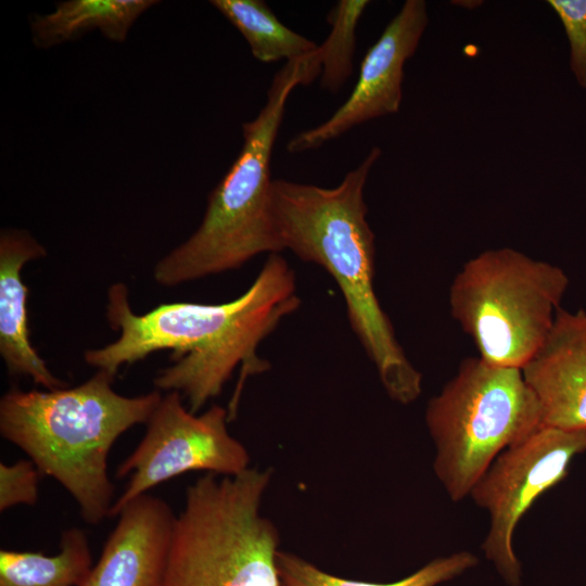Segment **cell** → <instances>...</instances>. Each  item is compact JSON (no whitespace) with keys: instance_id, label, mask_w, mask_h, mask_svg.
<instances>
[{"instance_id":"cell-10","label":"cell","mask_w":586,"mask_h":586,"mask_svg":"<svg viewBox=\"0 0 586 586\" xmlns=\"http://www.w3.org/2000/svg\"><path fill=\"white\" fill-rule=\"evenodd\" d=\"M428 23L425 1H405L365 54L346 101L326 122L294 136L286 144L288 152L315 150L355 126L397 113L405 63L417 51Z\"/></svg>"},{"instance_id":"cell-20","label":"cell","mask_w":586,"mask_h":586,"mask_svg":"<svg viewBox=\"0 0 586 586\" xmlns=\"http://www.w3.org/2000/svg\"><path fill=\"white\" fill-rule=\"evenodd\" d=\"M40 472L29 459L14 463H0V511L26 505L33 506L38 500Z\"/></svg>"},{"instance_id":"cell-6","label":"cell","mask_w":586,"mask_h":586,"mask_svg":"<svg viewBox=\"0 0 586 586\" xmlns=\"http://www.w3.org/2000/svg\"><path fill=\"white\" fill-rule=\"evenodd\" d=\"M425 423L436 449L434 473L453 501L470 495L498 455L544 425L522 370L480 357L462 360L429 400Z\"/></svg>"},{"instance_id":"cell-13","label":"cell","mask_w":586,"mask_h":586,"mask_svg":"<svg viewBox=\"0 0 586 586\" xmlns=\"http://www.w3.org/2000/svg\"><path fill=\"white\" fill-rule=\"evenodd\" d=\"M46 255L44 247L26 230L3 229L0 234V355L8 371L25 375L47 390L66 385L56 378L30 342L22 279L24 265Z\"/></svg>"},{"instance_id":"cell-5","label":"cell","mask_w":586,"mask_h":586,"mask_svg":"<svg viewBox=\"0 0 586 586\" xmlns=\"http://www.w3.org/2000/svg\"><path fill=\"white\" fill-rule=\"evenodd\" d=\"M271 470L206 473L186 489L162 586H280L279 532L262 513Z\"/></svg>"},{"instance_id":"cell-16","label":"cell","mask_w":586,"mask_h":586,"mask_svg":"<svg viewBox=\"0 0 586 586\" xmlns=\"http://www.w3.org/2000/svg\"><path fill=\"white\" fill-rule=\"evenodd\" d=\"M217 9L244 37L253 56L264 63L306 58L319 46L286 27L262 0H213Z\"/></svg>"},{"instance_id":"cell-15","label":"cell","mask_w":586,"mask_h":586,"mask_svg":"<svg viewBox=\"0 0 586 586\" xmlns=\"http://www.w3.org/2000/svg\"><path fill=\"white\" fill-rule=\"evenodd\" d=\"M92 565L87 534L69 527L54 556L1 549L0 586H80Z\"/></svg>"},{"instance_id":"cell-18","label":"cell","mask_w":586,"mask_h":586,"mask_svg":"<svg viewBox=\"0 0 586 586\" xmlns=\"http://www.w3.org/2000/svg\"><path fill=\"white\" fill-rule=\"evenodd\" d=\"M369 1L340 0L330 10L327 21L331 30L318 47L321 87L336 93L353 73L356 27Z\"/></svg>"},{"instance_id":"cell-9","label":"cell","mask_w":586,"mask_h":586,"mask_svg":"<svg viewBox=\"0 0 586 586\" xmlns=\"http://www.w3.org/2000/svg\"><path fill=\"white\" fill-rule=\"evenodd\" d=\"M583 453L586 431L543 425L498 455L472 487L469 496L489 514L481 548L508 586L522 581L512 543L518 523L537 498L565 479L573 458Z\"/></svg>"},{"instance_id":"cell-1","label":"cell","mask_w":586,"mask_h":586,"mask_svg":"<svg viewBox=\"0 0 586 586\" xmlns=\"http://www.w3.org/2000/svg\"><path fill=\"white\" fill-rule=\"evenodd\" d=\"M295 276L286 260L270 254L251 286L220 304L173 302L143 315L132 311L124 283L107 292L106 317L119 337L86 351L85 361L115 377L123 365L160 349H173L175 361L153 383L158 391L181 394L196 413L217 397L241 365L242 381L266 368L256 355L259 343L300 306Z\"/></svg>"},{"instance_id":"cell-11","label":"cell","mask_w":586,"mask_h":586,"mask_svg":"<svg viewBox=\"0 0 586 586\" xmlns=\"http://www.w3.org/2000/svg\"><path fill=\"white\" fill-rule=\"evenodd\" d=\"M543 424L586 431V311L558 309L547 336L523 366Z\"/></svg>"},{"instance_id":"cell-8","label":"cell","mask_w":586,"mask_h":586,"mask_svg":"<svg viewBox=\"0 0 586 586\" xmlns=\"http://www.w3.org/2000/svg\"><path fill=\"white\" fill-rule=\"evenodd\" d=\"M229 411L214 405L201 415L191 412L180 393L162 396L133 451L118 466L116 476L130 474L109 517H117L130 501L156 485L189 471L224 476L250 468L245 446L228 431Z\"/></svg>"},{"instance_id":"cell-17","label":"cell","mask_w":586,"mask_h":586,"mask_svg":"<svg viewBox=\"0 0 586 586\" xmlns=\"http://www.w3.org/2000/svg\"><path fill=\"white\" fill-rule=\"evenodd\" d=\"M470 551L436 558L410 575L393 583H369L329 574L311 562L286 551L277 555L280 586H437L477 565Z\"/></svg>"},{"instance_id":"cell-19","label":"cell","mask_w":586,"mask_h":586,"mask_svg":"<svg viewBox=\"0 0 586 586\" xmlns=\"http://www.w3.org/2000/svg\"><path fill=\"white\" fill-rule=\"evenodd\" d=\"M570 43V68L577 84L586 89V0H549Z\"/></svg>"},{"instance_id":"cell-2","label":"cell","mask_w":586,"mask_h":586,"mask_svg":"<svg viewBox=\"0 0 586 586\" xmlns=\"http://www.w3.org/2000/svg\"><path fill=\"white\" fill-rule=\"evenodd\" d=\"M381 153L373 146L333 188L272 179L270 213L282 250L321 266L335 280L351 327L387 395L407 405L419 397L422 378L406 357L374 291V234L364 199Z\"/></svg>"},{"instance_id":"cell-4","label":"cell","mask_w":586,"mask_h":586,"mask_svg":"<svg viewBox=\"0 0 586 586\" xmlns=\"http://www.w3.org/2000/svg\"><path fill=\"white\" fill-rule=\"evenodd\" d=\"M320 74L318 50L285 62L276 73L265 105L242 124V149L211 192L199 228L156 263L153 277L158 284L178 285L283 251L270 213L272 150L293 89L310 85Z\"/></svg>"},{"instance_id":"cell-3","label":"cell","mask_w":586,"mask_h":586,"mask_svg":"<svg viewBox=\"0 0 586 586\" xmlns=\"http://www.w3.org/2000/svg\"><path fill=\"white\" fill-rule=\"evenodd\" d=\"M113 380L98 370L74 387H12L0 399L1 436L67 491L88 524L102 522L114 504L107 473L113 444L133 425L146 424L163 396L156 388L124 396Z\"/></svg>"},{"instance_id":"cell-7","label":"cell","mask_w":586,"mask_h":586,"mask_svg":"<svg viewBox=\"0 0 586 586\" xmlns=\"http://www.w3.org/2000/svg\"><path fill=\"white\" fill-rule=\"evenodd\" d=\"M568 286L566 273L556 265L512 247L491 249L455 276L450 314L480 358L522 369L551 329Z\"/></svg>"},{"instance_id":"cell-12","label":"cell","mask_w":586,"mask_h":586,"mask_svg":"<svg viewBox=\"0 0 586 586\" xmlns=\"http://www.w3.org/2000/svg\"><path fill=\"white\" fill-rule=\"evenodd\" d=\"M99 560L80 586H162L176 515L144 494L118 513Z\"/></svg>"},{"instance_id":"cell-14","label":"cell","mask_w":586,"mask_h":586,"mask_svg":"<svg viewBox=\"0 0 586 586\" xmlns=\"http://www.w3.org/2000/svg\"><path fill=\"white\" fill-rule=\"evenodd\" d=\"M155 0H66L47 14H34L29 26L34 44L49 49L99 30L106 39L124 42L131 26Z\"/></svg>"}]
</instances>
